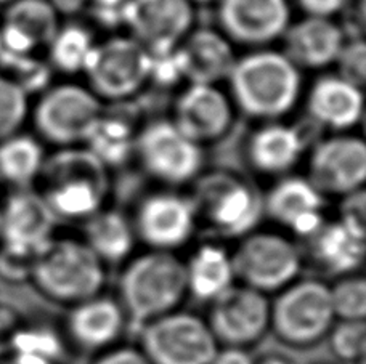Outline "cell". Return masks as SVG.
<instances>
[{"instance_id":"38","label":"cell","mask_w":366,"mask_h":364,"mask_svg":"<svg viewBox=\"0 0 366 364\" xmlns=\"http://www.w3.org/2000/svg\"><path fill=\"white\" fill-rule=\"evenodd\" d=\"M365 190H357L350 194H345L342 211H341V222L350 228H354L360 233H365Z\"/></svg>"},{"instance_id":"13","label":"cell","mask_w":366,"mask_h":364,"mask_svg":"<svg viewBox=\"0 0 366 364\" xmlns=\"http://www.w3.org/2000/svg\"><path fill=\"white\" fill-rule=\"evenodd\" d=\"M193 18L188 0H127L122 10V24L149 55L177 49L192 29Z\"/></svg>"},{"instance_id":"6","label":"cell","mask_w":366,"mask_h":364,"mask_svg":"<svg viewBox=\"0 0 366 364\" xmlns=\"http://www.w3.org/2000/svg\"><path fill=\"white\" fill-rule=\"evenodd\" d=\"M193 206L196 218H202L222 236H246L264 217V196L249 181L230 172H212L196 183Z\"/></svg>"},{"instance_id":"19","label":"cell","mask_w":366,"mask_h":364,"mask_svg":"<svg viewBox=\"0 0 366 364\" xmlns=\"http://www.w3.org/2000/svg\"><path fill=\"white\" fill-rule=\"evenodd\" d=\"M232 106L214 86L192 84L175 105L174 123L196 145L222 138L232 126Z\"/></svg>"},{"instance_id":"46","label":"cell","mask_w":366,"mask_h":364,"mask_svg":"<svg viewBox=\"0 0 366 364\" xmlns=\"http://www.w3.org/2000/svg\"><path fill=\"white\" fill-rule=\"evenodd\" d=\"M189 4H201V5H206V4H212V2H219V0H188Z\"/></svg>"},{"instance_id":"43","label":"cell","mask_w":366,"mask_h":364,"mask_svg":"<svg viewBox=\"0 0 366 364\" xmlns=\"http://www.w3.org/2000/svg\"><path fill=\"white\" fill-rule=\"evenodd\" d=\"M4 364H56V363L47 358H42V356H37V355L15 352L9 360L4 361Z\"/></svg>"},{"instance_id":"30","label":"cell","mask_w":366,"mask_h":364,"mask_svg":"<svg viewBox=\"0 0 366 364\" xmlns=\"http://www.w3.org/2000/svg\"><path fill=\"white\" fill-rule=\"evenodd\" d=\"M44 162L41 143L29 135H13L0 141V177L19 190L41 175Z\"/></svg>"},{"instance_id":"12","label":"cell","mask_w":366,"mask_h":364,"mask_svg":"<svg viewBox=\"0 0 366 364\" xmlns=\"http://www.w3.org/2000/svg\"><path fill=\"white\" fill-rule=\"evenodd\" d=\"M135 153L152 177L169 185H183L198 175L202 153L174 122L156 121L137 135Z\"/></svg>"},{"instance_id":"21","label":"cell","mask_w":366,"mask_h":364,"mask_svg":"<svg viewBox=\"0 0 366 364\" xmlns=\"http://www.w3.org/2000/svg\"><path fill=\"white\" fill-rule=\"evenodd\" d=\"M58 29V11L49 0H15L0 28V51L31 55L41 45H50Z\"/></svg>"},{"instance_id":"2","label":"cell","mask_w":366,"mask_h":364,"mask_svg":"<svg viewBox=\"0 0 366 364\" xmlns=\"http://www.w3.org/2000/svg\"><path fill=\"white\" fill-rule=\"evenodd\" d=\"M45 203L58 218L87 220L98 211L109 190L103 162L89 149L66 148L45 159Z\"/></svg>"},{"instance_id":"24","label":"cell","mask_w":366,"mask_h":364,"mask_svg":"<svg viewBox=\"0 0 366 364\" xmlns=\"http://www.w3.org/2000/svg\"><path fill=\"white\" fill-rule=\"evenodd\" d=\"M307 109L320 126L336 130L350 128L363 116L362 89L339 76L322 77L313 84Z\"/></svg>"},{"instance_id":"33","label":"cell","mask_w":366,"mask_h":364,"mask_svg":"<svg viewBox=\"0 0 366 364\" xmlns=\"http://www.w3.org/2000/svg\"><path fill=\"white\" fill-rule=\"evenodd\" d=\"M28 116V93L10 77L0 76V141L16 135Z\"/></svg>"},{"instance_id":"23","label":"cell","mask_w":366,"mask_h":364,"mask_svg":"<svg viewBox=\"0 0 366 364\" xmlns=\"http://www.w3.org/2000/svg\"><path fill=\"white\" fill-rule=\"evenodd\" d=\"M285 55L302 68H323L337 60L344 31L330 18L307 16L285 31Z\"/></svg>"},{"instance_id":"35","label":"cell","mask_w":366,"mask_h":364,"mask_svg":"<svg viewBox=\"0 0 366 364\" xmlns=\"http://www.w3.org/2000/svg\"><path fill=\"white\" fill-rule=\"evenodd\" d=\"M0 63L15 77H10L21 87L26 93L31 90H41L49 82V68L37 61L31 55H13L0 51Z\"/></svg>"},{"instance_id":"45","label":"cell","mask_w":366,"mask_h":364,"mask_svg":"<svg viewBox=\"0 0 366 364\" xmlns=\"http://www.w3.org/2000/svg\"><path fill=\"white\" fill-rule=\"evenodd\" d=\"M254 364H294L291 360H287L283 355H277V353H269L260 356L259 360L254 361Z\"/></svg>"},{"instance_id":"20","label":"cell","mask_w":366,"mask_h":364,"mask_svg":"<svg viewBox=\"0 0 366 364\" xmlns=\"http://www.w3.org/2000/svg\"><path fill=\"white\" fill-rule=\"evenodd\" d=\"M126 320L117 298L98 294L73 305L66 318V333L76 347L86 352H104L121 339Z\"/></svg>"},{"instance_id":"10","label":"cell","mask_w":366,"mask_h":364,"mask_svg":"<svg viewBox=\"0 0 366 364\" xmlns=\"http://www.w3.org/2000/svg\"><path fill=\"white\" fill-rule=\"evenodd\" d=\"M211 303L207 326L219 345L247 350L270 329V300L262 292L233 284Z\"/></svg>"},{"instance_id":"29","label":"cell","mask_w":366,"mask_h":364,"mask_svg":"<svg viewBox=\"0 0 366 364\" xmlns=\"http://www.w3.org/2000/svg\"><path fill=\"white\" fill-rule=\"evenodd\" d=\"M135 128L127 116L104 114L92 128L86 143L89 151L103 162L104 167H117L135 153Z\"/></svg>"},{"instance_id":"16","label":"cell","mask_w":366,"mask_h":364,"mask_svg":"<svg viewBox=\"0 0 366 364\" xmlns=\"http://www.w3.org/2000/svg\"><path fill=\"white\" fill-rule=\"evenodd\" d=\"M366 178V146L355 136L322 141L310 159V183L325 194H350L362 190Z\"/></svg>"},{"instance_id":"18","label":"cell","mask_w":366,"mask_h":364,"mask_svg":"<svg viewBox=\"0 0 366 364\" xmlns=\"http://www.w3.org/2000/svg\"><path fill=\"white\" fill-rule=\"evenodd\" d=\"M323 207V194L300 177L280 180L264 198V216L304 238H312L325 225Z\"/></svg>"},{"instance_id":"39","label":"cell","mask_w":366,"mask_h":364,"mask_svg":"<svg viewBox=\"0 0 366 364\" xmlns=\"http://www.w3.org/2000/svg\"><path fill=\"white\" fill-rule=\"evenodd\" d=\"M92 364H149L140 348L129 345H114L100 352Z\"/></svg>"},{"instance_id":"22","label":"cell","mask_w":366,"mask_h":364,"mask_svg":"<svg viewBox=\"0 0 366 364\" xmlns=\"http://www.w3.org/2000/svg\"><path fill=\"white\" fill-rule=\"evenodd\" d=\"M175 54L182 76L199 86H214L215 82L228 79L237 63L228 39L207 28L188 32Z\"/></svg>"},{"instance_id":"1","label":"cell","mask_w":366,"mask_h":364,"mask_svg":"<svg viewBox=\"0 0 366 364\" xmlns=\"http://www.w3.org/2000/svg\"><path fill=\"white\" fill-rule=\"evenodd\" d=\"M117 290L126 318L142 328L180 308L188 295L185 262L174 252L152 249L124 266Z\"/></svg>"},{"instance_id":"44","label":"cell","mask_w":366,"mask_h":364,"mask_svg":"<svg viewBox=\"0 0 366 364\" xmlns=\"http://www.w3.org/2000/svg\"><path fill=\"white\" fill-rule=\"evenodd\" d=\"M50 4L54 5V9L56 11L74 13L79 10L84 4H86V0H51Z\"/></svg>"},{"instance_id":"3","label":"cell","mask_w":366,"mask_h":364,"mask_svg":"<svg viewBox=\"0 0 366 364\" xmlns=\"http://www.w3.org/2000/svg\"><path fill=\"white\" fill-rule=\"evenodd\" d=\"M228 81L237 105L251 118H280L296 105L300 92L296 64L270 50L239 58Z\"/></svg>"},{"instance_id":"34","label":"cell","mask_w":366,"mask_h":364,"mask_svg":"<svg viewBox=\"0 0 366 364\" xmlns=\"http://www.w3.org/2000/svg\"><path fill=\"white\" fill-rule=\"evenodd\" d=\"M330 347L339 360L363 361L366 347L365 321H339L335 323L330 334Z\"/></svg>"},{"instance_id":"15","label":"cell","mask_w":366,"mask_h":364,"mask_svg":"<svg viewBox=\"0 0 366 364\" xmlns=\"http://www.w3.org/2000/svg\"><path fill=\"white\" fill-rule=\"evenodd\" d=\"M56 217L42 194L18 190L0 211V239L6 252L34 258L51 239Z\"/></svg>"},{"instance_id":"5","label":"cell","mask_w":366,"mask_h":364,"mask_svg":"<svg viewBox=\"0 0 366 364\" xmlns=\"http://www.w3.org/2000/svg\"><path fill=\"white\" fill-rule=\"evenodd\" d=\"M335 323L330 285L318 279H296L270 302V329L292 348L318 345Z\"/></svg>"},{"instance_id":"37","label":"cell","mask_w":366,"mask_h":364,"mask_svg":"<svg viewBox=\"0 0 366 364\" xmlns=\"http://www.w3.org/2000/svg\"><path fill=\"white\" fill-rule=\"evenodd\" d=\"M182 69L175 50L164 55H152L149 66V79H153L161 87H171L182 79Z\"/></svg>"},{"instance_id":"42","label":"cell","mask_w":366,"mask_h":364,"mask_svg":"<svg viewBox=\"0 0 366 364\" xmlns=\"http://www.w3.org/2000/svg\"><path fill=\"white\" fill-rule=\"evenodd\" d=\"M211 364H254V360L244 348L219 347Z\"/></svg>"},{"instance_id":"17","label":"cell","mask_w":366,"mask_h":364,"mask_svg":"<svg viewBox=\"0 0 366 364\" xmlns=\"http://www.w3.org/2000/svg\"><path fill=\"white\" fill-rule=\"evenodd\" d=\"M219 21L232 41L264 45L290 28V6L286 0H219Z\"/></svg>"},{"instance_id":"41","label":"cell","mask_w":366,"mask_h":364,"mask_svg":"<svg viewBox=\"0 0 366 364\" xmlns=\"http://www.w3.org/2000/svg\"><path fill=\"white\" fill-rule=\"evenodd\" d=\"M297 2L307 15L320 18H330L342 10L345 5V0H297Z\"/></svg>"},{"instance_id":"28","label":"cell","mask_w":366,"mask_h":364,"mask_svg":"<svg viewBox=\"0 0 366 364\" xmlns=\"http://www.w3.org/2000/svg\"><path fill=\"white\" fill-rule=\"evenodd\" d=\"M86 243L107 263H119L134 251V225L117 211H98L86 220Z\"/></svg>"},{"instance_id":"14","label":"cell","mask_w":366,"mask_h":364,"mask_svg":"<svg viewBox=\"0 0 366 364\" xmlns=\"http://www.w3.org/2000/svg\"><path fill=\"white\" fill-rule=\"evenodd\" d=\"M196 222L192 199L175 193H154L137 209L134 231L153 251L174 252L192 238Z\"/></svg>"},{"instance_id":"25","label":"cell","mask_w":366,"mask_h":364,"mask_svg":"<svg viewBox=\"0 0 366 364\" xmlns=\"http://www.w3.org/2000/svg\"><path fill=\"white\" fill-rule=\"evenodd\" d=\"M313 258L332 275H354L365 262V233L341 220L325 223L312 238Z\"/></svg>"},{"instance_id":"47","label":"cell","mask_w":366,"mask_h":364,"mask_svg":"<svg viewBox=\"0 0 366 364\" xmlns=\"http://www.w3.org/2000/svg\"><path fill=\"white\" fill-rule=\"evenodd\" d=\"M15 2V0H0V5H5V4H11Z\"/></svg>"},{"instance_id":"11","label":"cell","mask_w":366,"mask_h":364,"mask_svg":"<svg viewBox=\"0 0 366 364\" xmlns=\"http://www.w3.org/2000/svg\"><path fill=\"white\" fill-rule=\"evenodd\" d=\"M103 113L98 96L79 86L50 89L34 111L37 132L50 143L69 146L86 141Z\"/></svg>"},{"instance_id":"36","label":"cell","mask_w":366,"mask_h":364,"mask_svg":"<svg viewBox=\"0 0 366 364\" xmlns=\"http://www.w3.org/2000/svg\"><path fill=\"white\" fill-rule=\"evenodd\" d=\"M336 63L339 64V77L355 87L362 89L366 76V47L363 39H352L345 42Z\"/></svg>"},{"instance_id":"26","label":"cell","mask_w":366,"mask_h":364,"mask_svg":"<svg viewBox=\"0 0 366 364\" xmlns=\"http://www.w3.org/2000/svg\"><path fill=\"white\" fill-rule=\"evenodd\" d=\"M188 294L212 302L234 284L232 253L219 244L199 246L185 262Z\"/></svg>"},{"instance_id":"31","label":"cell","mask_w":366,"mask_h":364,"mask_svg":"<svg viewBox=\"0 0 366 364\" xmlns=\"http://www.w3.org/2000/svg\"><path fill=\"white\" fill-rule=\"evenodd\" d=\"M92 32L81 24H66L58 29L50 42V60L61 73L74 74L84 71L92 50L95 47Z\"/></svg>"},{"instance_id":"40","label":"cell","mask_w":366,"mask_h":364,"mask_svg":"<svg viewBox=\"0 0 366 364\" xmlns=\"http://www.w3.org/2000/svg\"><path fill=\"white\" fill-rule=\"evenodd\" d=\"M86 2L90 4L92 11L100 23L107 26L122 24V10L127 0H86Z\"/></svg>"},{"instance_id":"27","label":"cell","mask_w":366,"mask_h":364,"mask_svg":"<svg viewBox=\"0 0 366 364\" xmlns=\"http://www.w3.org/2000/svg\"><path fill=\"white\" fill-rule=\"evenodd\" d=\"M304 149L297 128L272 123L257 130L249 143L252 166L265 173H283L296 164Z\"/></svg>"},{"instance_id":"32","label":"cell","mask_w":366,"mask_h":364,"mask_svg":"<svg viewBox=\"0 0 366 364\" xmlns=\"http://www.w3.org/2000/svg\"><path fill=\"white\" fill-rule=\"evenodd\" d=\"M331 303L336 320L365 321L366 315V283L363 276H341L330 285Z\"/></svg>"},{"instance_id":"9","label":"cell","mask_w":366,"mask_h":364,"mask_svg":"<svg viewBox=\"0 0 366 364\" xmlns=\"http://www.w3.org/2000/svg\"><path fill=\"white\" fill-rule=\"evenodd\" d=\"M152 55L132 37H113L95 45L84 73L94 93L122 101L135 95L149 79Z\"/></svg>"},{"instance_id":"4","label":"cell","mask_w":366,"mask_h":364,"mask_svg":"<svg viewBox=\"0 0 366 364\" xmlns=\"http://www.w3.org/2000/svg\"><path fill=\"white\" fill-rule=\"evenodd\" d=\"M29 275L44 297L73 305L102 294L107 265L77 239H54L32 260Z\"/></svg>"},{"instance_id":"8","label":"cell","mask_w":366,"mask_h":364,"mask_svg":"<svg viewBox=\"0 0 366 364\" xmlns=\"http://www.w3.org/2000/svg\"><path fill=\"white\" fill-rule=\"evenodd\" d=\"M139 348L149 364H211L219 343L206 320L175 310L143 324Z\"/></svg>"},{"instance_id":"7","label":"cell","mask_w":366,"mask_h":364,"mask_svg":"<svg viewBox=\"0 0 366 364\" xmlns=\"http://www.w3.org/2000/svg\"><path fill=\"white\" fill-rule=\"evenodd\" d=\"M234 279L246 288L277 294L299 278L302 256L291 239L270 231H251L232 253Z\"/></svg>"}]
</instances>
